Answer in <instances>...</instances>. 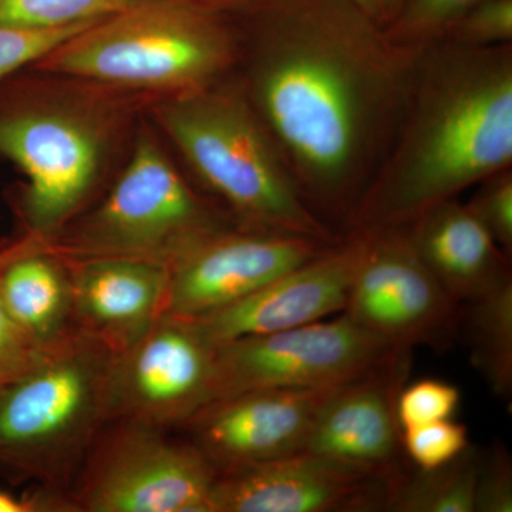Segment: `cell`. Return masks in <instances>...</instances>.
Listing matches in <instances>:
<instances>
[{
	"instance_id": "6da1fadb",
	"label": "cell",
	"mask_w": 512,
	"mask_h": 512,
	"mask_svg": "<svg viewBox=\"0 0 512 512\" xmlns=\"http://www.w3.org/2000/svg\"><path fill=\"white\" fill-rule=\"evenodd\" d=\"M254 66L265 126L323 210L352 218L410 69L350 0H268Z\"/></svg>"
},
{
	"instance_id": "7a4b0ae2",
	"label": "cell",
	"mask_w": 512,
	"mask_h": 512,
	"mask_svg": "<svg viewBox=\"0 0 512 512\" xmlns=\"http://www.w3.org/2000/svg\"><path fill=\"white\" fill-rule=\"evenodd\" d=\"M410 77L407 119L392 156L350 222L403 228L512 161L510 47L448 45Z\"/></svg>"
},
{
	"instance_id": "3957f363",
	"label": "cell",
	"mask_w": 512,
	"mask_h": 512,
	"mask_svg": "<svg viewBox=\"0 0 512 512\" xmlns=\"http://www.w3.org/2000/svg\"><path fill=\"white\" fill-rule=\"evenodd\" d=\"M111 356L73 328L0 386V464L66 494L107 423Z\"/></svg>"
},
{
	"instance_id": "277c9868",
	"label": "cell",
	"mask_w": 512,
	"mask_h": 512,
	"mask_svg": "<svg viewBox=\"0 0 512 512\" xmlns=\"http://www.w3.org/2000/svg\"><path fill=\"white\" fill-rule=\"evenodd\" d=\"M156 119L242 227L332 244V235L303 200L268 128L244 101L202 87L161 101Z\"/></svg>"
},
{
	"instance_id": "5b68a950",
	"label": "cell",
	"mask_w": 512,
	"mask_h": 512,
	"mask_svg": "<svg viewBox=\"0 0 512 512\" xmlns=\"http://www.w3.org/2000/svg\"><path fill=\"white\" fill-rule=\"evenodd\" d=\"M231 37L202 0H136L40 59V69L124 89L187 93L231 60Z\"/></svg>"
},
{
	"instance_id": "8992f818",
	"label": "cell",
	"mask_w": 512,
	"mask_h": 512,
	"mask_svg": "<svg viewBox=\"0 0 512 512\" xmlns=\"http://www.w3.org/2000/svg\"><path fill=\"white\" fill-rule=\"evenodd\" d=\"M221 228L217 214L143 133L106 198L46 244L69 261L136 259L170 268L195 242Z\"/></svg>"
},
{
	"instance_id": "52a82bcc",
	"label": "cell",
	"mask_w": 512,
	"mask_h": 512,
	"mask_svg": "<svg viewBox=\"0 0 512 512\" xmlns=\"http://www.w3.org/2000/svg\"><path fill=\"white\" fill-rule=\"evenodd\" d=\"M218 473L190 439L109 421L66 497L69 512H212Z\"/></svg>"
},
{
	"instance_id": "ba28073f",
	"label": "cell",
	"mask_w": 512,
	"mask_h": 512,
	"mask_svg": "<svg viewBox=\"0 0 512 512\" xmlns=\"http://www.w3.org/2000/svg\"><path fill=\"white\" fill-rule=\"evenodd\" d=\"M396 349L345 313L332 322L229 340L217 348L212 402L251 390L340 386Z\"/></svg>"
},
{
	"instance_id": "9c48e42d",
	"label": "cell",
	"mask_w": 512,
	"mask_h": 512,
	"mask_svg": "<svg viewBox=\"0 0 512 512\" xmlns=\"http://www.w3.org/2000/svg\"><path fill=\"white\" fill-rule=\"evenodd\" d=\"M217 348L194 320L163 313L133 345L111 356L107 423L183 429L212 402Z\"/></svg>"
},
{
	"instance_id": "30bf717a",
	"label": "cell",
	"mask_w": 512,
	"mask_h": 512,
	"mask_svg": "<svg viewBox=\"0 0 512 512\" xmlns=\"http://www.w3.org/2000/svg\"><path fill=\"white\" fill-rule=\"evenodd\" d=\"M366 234L365 254L343 313L393 348L450 349L460 336V305L421 262L406 229Z\"/></svg>"
},
{
	"instance_id": "8fae6325",
	"label": "cell",
	"mask_w": 512,
	"mask_h": 512,
	"mask_svg": "<svg viewBox=\"0 0 512 512\" xmlns=\"http://www.w3.org/2000/svg\"><path fill=\"white\" fill-rule=\"evenodd\" d=\"M99 130L69 111L30 109L0 117V156L28 177L30 234L56 237L79 215L99 177Z\"/></svg>"
},
{
	"instance_id": "7c38bea8",
	"label": "cell",
	"mask_w": 512,
	"mask_h": 512,
	"mask_svg": "<svg viewBox=\"0 0 512 512\" xmlns=\"http://www.w3.org/2000/svg\"><path fill=\"white\" fill-rule=\"evenodd\" d=\"M332 244L265 229H217L168 268L164 313L198 318L218 311L311 261Z\"/></svg>"
},
{
	"instance_id": "4fadbf2b",
	"label": "cell",
	"mask_w": 512,
	"mask_h": 512,
	"mask_svg": "<svg viewBox=\"0 0 512 512\" xmlns=\"http://www.w3.org/2000/svg\"><path fill=\"white\" fill-rule=\"evenodd\" d=\"M399 480L336 458L299 451L218 474L212 512L387 511Z\"/></svg>"
},
{
	"instance_id": "5bb4252c",
	"label": "cell",
	"mask_w": 512,
	"mask_h": 512,
	"mask_svg": "<svg viewBox=\"0 0 512 512\" xmlns=\"http://www.w3.org/2000/svg\"><path fill=\"white\" fill-rule=\"evenodd\" d=\"M340 386L234 394L205 406L181 430L218 474L291 456L303 451L320 407Z\"/></svg>"
},
{
	"instance_id": "9a60e30c",
	"label": "cell",
	"mask_w": 512,
	"mask_h": 512,
	"mask_svg": "<svg viewBox=\"0 0 512 512\" xmlns=\"http://www.w3.org/2000/svg\"><path fill=\"white\" fill-rule=\"evenodd\" d=\"M366 244V231L355 229L342 244L330 245L322 254L247 298L190 319L211 342L221 345L244 336L298 328L345 312Z\"/></svg>"
},
{
	"instance_id": "2e32d148",
	"label": "cell",
	"mask_w": 512,
	"mask_h": 512,
	"mask_svg": "<svg viewBox=\"0 0 512 512\" xmlns=\"http://www.w3.org/2000/svg\"><path fill=\"white\" fill-rule=\"evenodd\" d=\"M412 350L396 349L365 375L342 384L320 407L303 451L402 478L403 431L396 403Z\"/></svg>"
},
{
	"instance_id": "e0dca14e",
	"label": "cell",
	"mask_w": 512,
	"mask_h": 512,
	"mask_svg": "<svg viewBox=\"0 0 512 512\" xmlns=\"http://www.w3.org/2000/svg\"><path fill=\"white\" fill-rule=\"evenodd\" d=\"M66 262L72 279L73 326L111 352L133 345L163 315L165 266L120 258Z\"/></svg>"
},
{
	"instance_id": "ac0fdd59",
	"label": "cell",
	"mask_w": 512,
	"mask_h": 512,
	"mask_svg": "<svg viewBox=\"0 0 512 512\" xmlns=\"http://www.w3.org/2000/svg\"><path fill=\"white\" fill-rule=\"evenodd\" d=\"M403 228L421 262L458 305L512 278L510 256L467 205L454 198L434 205Z\"/></svg>"
},
{
	"instance_id": "d6986e66",
	"label": "cell",
	"mask_w": 512,
	"mask_h": 512,
	"mask_svg": "<svg viewBox=\"0 0 512 512\" xmlns=\"http://www.w3.org/2000/svg\"><path fill=\"white\" fill-rule=\"evenodd\" d=\"M0 292L12 318L39 348L74 328L69 265L45 239L29 234L15 244L0 272Z\"/></svg>"
},
{
	"instance_id": "ffe728a7",
	"label": "cell",
	"mask_w": 512,
	"mask_h": 512,
	"mask_svg": "<svg viewBox=\"0 0 512 512\" xmlns=\"http://www.w3.org/2000/svg\"><path fill=\"white\" fill-rule=\"evenodd\" d=\"M461 312L470 359L491 392L500 399L512 393V278L480 298L466 303Z\"/></svg>"
},
{
	"instance_id": "44dd1931",
	"label": "cell",
	"mask_w": 512,
	"mask_h": 512,
	"mask_svg": "<svg viewBox=\"0 0 512 512\" xmlns=\"http://www.w3.org/2000/svg\"><path fill=\"white\" fill-rule=\"evenodd\" d=\"M483 448L470 446L443 466L406 471L394 487L387 511L474 512Z\"/></svg>"
},
{
	"instance_id": "7402d4cb",
	"label": "cell",
	"mask_w": 512,
	"mask_h": 512,
	"mask_svg": "<svg viewBox=\"0 0 512 512\" xmlns=\"http://www.w3.org/2000/svg\"><path fill=\"white\" fill-rule=\"evenodd\" d=\"M136 0H0V26L49 30L96 22Z\"/></svg>"
},
{
	"instance_id": "603a6c76",
	"label": "cell",
	"mask_w": 512,
	"mask_h": 512,
	"mask_svg": "<svg viewBox=\"0 0 512 512\" xmlns=\"http://www.w3.org/2000/svg\"><path fill=\"white\" fill-rule=\"evenodd\" d=\"M481 0H400L387 37L396 45H427L450 29Z\"/></svg>"
},
{
	"instance_id": "cb8c5ba5",
	"label": "cell",
	"mask_w": 512,
	"mask_h": 512,
	"mask_svg": "<svg viewBox=\"0 0 512 512\" xmlns=\"http://www.w3.org/2000/svg\"><path fill=\"white\" fill-rule=\"evenodd\" d=\"M460 403V390L453 384L443 380H419L400 390L396 403L397 420L402 431L451 420Z\"/></svg>"
},
{
	"instance_id": "d4e9b609",
	"label": "cell",
	"mask_w": 512,
	"mask_h": 512,
	"mask_svg": "<svg viewBox=\"0 0 512 512\" xmlns=\"http://www.w3.org/2000/svg\"><path fill=\"white\" fill-rule=\"evenodd\" d=\"M403 450L417 468H436L470 446L464 424L443 420L403 430Z\"/></svg>"
},
{
	"instance_id": "484cf974",
	"label": "cell",
	"mask_w": 512,
	"mask_h": 512,
	"mask_svg": "<svg viewBox=\"0 0 512 512\" xmlns=\"http://www.w3.org/2000/svg\"><path fill=\"white\" fill-rule=\"evenodd\" d=\"M480 188L467 208L491 237L510 256L512 251V175L508 168L480 181Z\"/></svg>"
},
{
	"instance_id": "4316f807",
	"label": "cell",
	"mask_w": 512,
	"mask_h": 512,
	"mask_svg": "<svg viewBox=\"0 0 512 512\" xmlns=\"http://www.w3.org/2000/svg\"><path fill=\"white\" fill-rule=\"evenodd\" d=\"M447 35L456 45L504 46L512 39V0H481Z\"/></svg>"
},
{
	"instance_id": "83f0119b",
	"label": "cell",
	"mask_w": 512,
	"mask_h": 512,
	"mask_svg": "<svg viewBox=\"0 0 512 512\" xmlns=\"http://www.w3.org/2000/svg\"><path fill=\"white\" fill-rule=\"evenodd\" d=\"M92 23L49 30L0 26V79L25 64L39 62L64 40L76 35L77 32Z\"/></svg>"
},
{
	"instance_id": "f1b7e54d",
	"label": "cell",
	"mask_w": 512,
	"mask_h": 512,
	"mask_svg": "<svg viewBox=\"0 0 512 512\" xmlns=\"http://www.w3.org/2000/svg\"><path fill=\"white\" fill-rule=\"evenodd\" d=\"M512 511V460L501 443L483 448L474 512Z\"/></svg>"
},
{
	"instance_id": "f546056e",
	"label": "cell",
	"mask_w": 512,
	"mask_h": 512,
	"mask_svg": "<svg viewBox=\"0 0 512 512\" xmlns=\"http://www.w3.org/2000/svg\"><path fill=\"white\" fill-rule=\"evenodd\" d=\"M13 248L15 245L0 251V272ZM42 349L12 318L0 292V386L25 373L36 362Z\"/></svg>"
},
{
	"instance_id": "4dcf8cb0",
	"label": "cell",
	"mask_w": 512,
	"mask_h": 512,
	"mask_svg": "<svg viewBox=\"0 0 512 512\" xmlns=\"http://www.w3.org/2000/svg\"><path fill=\"white\" fill-rule=\"evenodd\" d=\"M69 512L62 494L42 490L26 498L0 490V512Z\"/></svg>"
},
{
	"instance_id": "1f68e13d",
	"label": "cell",
	"mask_w": 512,
	"mask_h": 512,
	"mask_svg": "<svg viewBox=\"0 0 512 512\" xmlns=\"http://www.w3.org/2000/svg\"><path fill=\"white\" fill-rule=\"evenodd\" d=\"M350 2L362 10L367 18L382 26L383 23H389L392 19L400 0H350Z\"/></svg>"
}]
</instances>
